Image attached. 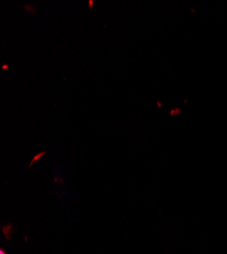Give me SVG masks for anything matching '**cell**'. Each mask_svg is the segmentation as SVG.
<instances>
[{"instance_id":"cell-1","label":"cell","mask_w":227,"mask_h":254,"mask_svg":"<svg viewBox=\"0 0 227 254\" xmlns=\"http://www.w3.org/2000/svg\"><path fill=\"white\" fill-rule=\"evenodd\" d=\"M0 254H5V253H4L3 250H1V251H0Z\"/></svg>"}]
</instances>
